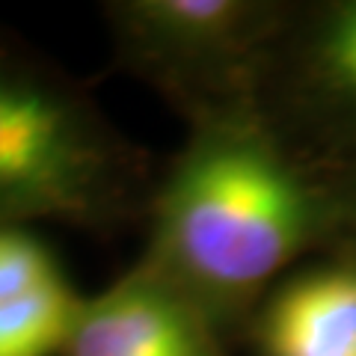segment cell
<instances>
[{
    "label": "cell",
    "instance_id": "3957f363",
    "mask_svg": "<svg viewBox=\"0 0 356 356\" xmlns=\"http://www.w3.org/2000/svg\"><path fill=\"white\" fill-rule=\"evenodd\" d=\"M113 18L134 60L172 77H205L241 63L273 30L276 9L250 0H128Z\"/></svg>",
    "mask_w": 356,
    "mask_h": 356
},
{
    "label": "cell",
    "instance_id": "6da1fadb",
    "mask_svg": "<svg viewBox=\"0 0 356 356\" xmlns=\"http://www.w3.org/2000/svg\"><path fill=\"white\" fill-rule=\"evenodd\" d=\"M324 226V196L252 116H214L154 205L152 267L208 318L247 306Z\"/></svg>",
    "mask_w": 356,
    "mask_h": 356
},
{
    "label": "cell",
    "instance_id": "ba28073f",
    "mask_svg": "<svg viewBox=\"0 0 356 356\" xmlns=\"http://www.w3.org/2000/svg\"><path fill=\"white\" fill-rule=\"evenodd\" d=\"M65 280L51 250L27 229H0V306Z\"/></svg>",
    "mask_w": 356,
    "mask_h": 356
},
{
    "label": "cell",
    "instance_id": "8992f818",
    "mask_svg": "<svg viewBox=\"0 0 356 356\" xmlns=\"http://www.w3.org/2000/svg\"><path fill=\"white\" fill-rule=\"evenodd\" d=\"M300 83L330 131L356 140V0L321 9L300 51Z\"/></svg>",
    "mask_w": 356,
    "mask_h": 356
},
{
    "label": "cell",
    "instance_id": "7a4b0ae2",
    "mask_svg": "<svg viewBox=\"0 0 356 356\" xmlns=\"http://www.w3.org/2000/svg\"><path fill=\"white\" fill-rule=\"evenodd\" d=\"M113 158L86 107L36 72L0 60V229L81 220L107 202Z\"/></svg>",
    "mask_w": 356,
    "mask_h": 356
},
{
    "label": "cell",
    "instance_id": "9c48e42d",
    "mask_svg": "<svg viewBox=\"0 0 356 356\" xmlns=\"http://www.w3.org/2000/svg\"><path fill=\"white\" fill-rule=\"evenodd\" d=\"M353 222H356V211H353Z\"/></svg>",
    "mask_w": 356,
    "mask_h": 356
},
{
    "label": "cell",
    "instance_id": "277c9868",
    "mask_svg": "<svg viewBox=\"0 0 356 356\" xmlns=\"http://www.w3.org/2000/svg\"><path fill=\"white\" fill-rule=\"evenodd\" d=\"M63 356H217V348L205 312L152 267H140L83 300Z\"/></svg>",
    "mask_w": 356,
    "mask_h": 356
},
{
    "label": "cell",
    "instance_id": "52a82bcc",
    "mask_svg": "<svg viewBox=\"0 0 356 356\" xmlns=\"http://www.w3.org/2000/svg\"><path fill=\"white\" fill-rule=\"evenodd\" d=\"M83 297L60 280L27 297L0 306V356L65 353L81 315Z\"/></svg>",
    "mask_w": 356,
    "mask_h": 356
},
{
    "label": "cell",
    "instance_id": "5b68a950",
    "mask_svg": "<svg viewBox=\"0 0 356 356\" xmlns=\"http://www.w3.org/2000/svg\"><path fill=\"white\" fill-rule=\"evenodd\" d=\"M259 336L264 356H356V267H324L282 285Z\"/></svg>",
    "mask_w": 356,
    "mask_h": 356
}]
</instances>
